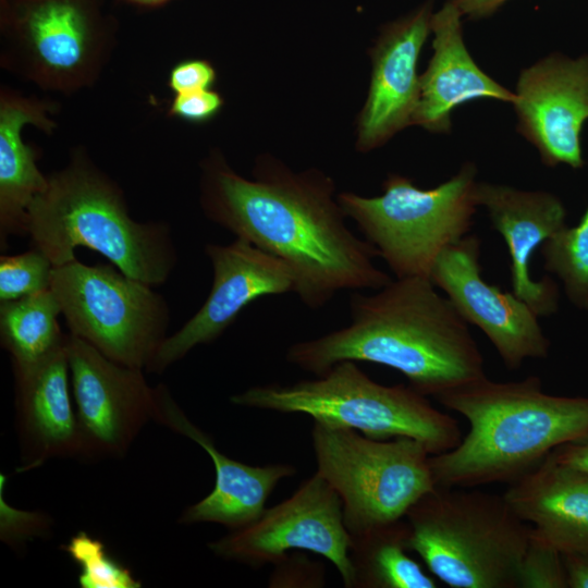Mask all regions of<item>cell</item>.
<instances>
[{
  "label": "cell",
  "mask_w": 588,
  "mask_h": 588,
  "mask_svg": "<svg viewBox=\"0 0 588 588\" xmlns=\"http://www.w3.org/2000/svg\"><path fill=\"white\" fill-rule=\"evenodd\" d=\"M230 401L257 409L305 414L316 422L356 430L376 440L412 438L431 455L452 450L463 438L457 420L433 407L428 396L409 384H381L354 360L340 362L316 379L255 385Z\"/></svg>",
  "instance_id": "cell-6"
},
{
  "label": "cell",
  "mask_w": 588,
  "mask_h": 588,
  "mask_svg": "<svg viewBox=\"0 0 588 588\" xmlns=\"http://www.w3.org/2000/svg\"><path fill=\"white\" fill-rule=\"evenodd\" d=\"M58 106L49 99L24 96L2 86L0 90V250L11 235L27 234V211L48 185L37 167L38 152L23 140L25 125L47 134L58 126L52 117Z\"/></svg>",
  "instance_id": "cell-22"
},
{
  "label": "cell",
  "mask_w": 588,
  "mask_h": 588,
  "mask_svg": "<svg viewBox=\"0 0 588 588\" xmlns=\"http://www.w3.org/2000/svg\"><path fill=\"white\" fill-rule=\"evenodd\" d=\"M475 198L477 206L486 209L492 229L507 247L512 292L539 317L558 313L559 285L550 277L535 280L530 269L534 253L567 224L563 201L550 192L488 182H477Z\"/></svg>",
  "instance_id": "cell-17"
},
{
  "label": "cell",
  "mask_w": 588,
  "mask_h": 588,
  "mask_svg": "<svg viewBox=\"0 0 588 588\" xmlns=\"http://www.w3.org/2000/svg\"><path fill=\"white\" fill-rule=\"evenodd\" d=\"M517 584L518 588H568L562 553L530 536L518 566Z\"/></svg>",
  "instance_id": "cell-28"
},
{
  "label": "cell",
  "mask_w": 588,
  "mask_h": 588,
  "mask_svg": "<svg viewBox=\"0 0 588 588\" xmlns=\"http://www.w3.org/2000/svg\"><path fill=\"white\" fill-rule=\"evenodd\" d=\"M563 555L568 588H588V552Z\"/></svg>",
  "instance_id": "cell-32"
},
{
  "label": "cell",
  "mask_w": 588,
  "mask_h": 588,
  "mask_svg": "<svg viewBox=\"0 0 588 588\" xmlns=\"http://www.w3.org/2000/svg\"><path fill=\"white\" fill-rule=\"evenodd\" d=\"M405 518L351 535L352 588H436L437 580L408 555Z\"/></svg>",
  "instance_id": "cell-23"
},
{
  "label": "cell",
  "mask_w": 588,
  "mask_h": 588,
  "mask_svg": "<svg viewBox=\"0 0 588 588\" xmlns=\"http://www.w3.org/2000/svg\"><path fill=\"white\" fill-rule=\"evenodd\" d=\"M123 1L137 5V7H142V8H157L172 0H123Z\"/></svg>",
  "instance_id": "cell-35"
},
{
  "label": "cell",
  "mask_w": 588,
  "mask_h": 588,
  "mask_svg": "<svg viewBox=\"0 0 588 588\" xmlns=\"http://www.w3.org/2000/svg\"><path fill=\"white\" fill-rule=\"evenodd\" d=\"M408 550L452 588H518L530 525L504 495L436 486L406 512Z\"/></svg>",
  "instance_id": "cell-5"
},
{
  "label": "cell",
  "mask_w": 588,
  "mask_h": 588,
  "mask_svg": "<svg viewBox=\"0 0 588 588\" xmlns=\"http://www.w3.org/2000/svg\"><path fill=\"white\" fill-rule=\"evenodd\" d=\"M351 535L342 501L317 473L283 502L266 509L254 523L210 542L218 556L261 567L274 564L291 551H309L329 560L343 585L352 588Z\"/></svg>",
  "instance_id": "cell-11"
},
{
  "label": "cell",
  "mask_w": 588,
  "mask_h": 588,
  "mask_svg": "<svg viewBox=\"0 0 588 588\" xmlns=\"http://www.w3.org/2000/svg\"><path fill=\"white\" fill-rule=\"evenodd\" d=\"M106 0H0V64L64 95L93 86L117 41Z\"/></svg>",
  "instance_id": "cell-8"
},
{
  "label": "cell",
  "mask_w": 588,
  "mask_h": 588,
  "mask_svg": "<svg viewBox=\"0 0 588 588\" xmlns=\"http://www.w3.org/2000/svg\"><path fill=\"white\" fill-rule=\"evenodd\" d=\"M223 103L222 96L212 89L175 94L169 114L189 123H205L221 111Z\"/></svg>",
  "instance_id": "cell-30"
},
{
  "label": "cell",
  "mask_w": 588,
  "mask_h": 588,
  "mask_svg": "<svg viewBox=\"0 0 588 588\" xmlns=\"http://www.w3.org/2000/svg\"><path fill=\"white\" fill-rule=\"evenodd\" d=\"M200 168L205 216L283 261L308 308H322L341 291H376L392 280L376 266V249L347 228L334 183L322 172H293L266 156L248 180L219 151Z\"/></svg>",
  "instance_id": "cell-1"
},
{
  "label": "cell",
  "mask_w": 588,
  "mask_h": 588,
  "mask_svg": "<svg viewBox=\"0 0 588 588\" xmlns=\"http://www.w3.org/2000/svg\"><path fill=\"white\" fill-rule=\"evenodd\" d=\"M539 249L544 270L558 278L568 302L588 311V207L575 225H564Z\"/></svg>",
  "instance_id": "cell-25"
},
{
  "label": "cell",
  "mask_w": 588,
  "mask_h": 588,
  "mask_svg": "<svg viewBox=\"0 0 588 588\" xmlns=\"http://www.w3.org/2000/svg\"><path fill=\"white\" fill-rule=\"evenodd\" d=\"M433 0L387 24L371 49V79L358 117L357 143L366 152L413 125L419 93L417 73L421 48L431 32Z\"/></svg>",
  "instance_id": "cell-16"
},
{
  "label": "cell",
  "mask_w": 588,
  "mask_h": 588,
  "mask_svg": "<svg viewBox=\"0 0 588 588\" xmlns=\"http://www.w3.org/2000/svg\"><path fill=\"white\" fill-rule=\"evenodd\" d=\"M79 566L83 588H138L142 586L128 568L109 555L105 544L85 531L73 536L63 547Z\"/></svg>",
  "instance_id": "cell-26"
},
{
  "label": "cell",
  "mask_w": 588,
  "mask_h": 588,
  "mask_svg": "<svg viewBox=\"0 0 588 588\" xmlns=\"http://www.w3.org/2000/svg\"><path fill=\"white\" fill-rule=\"evenodd\" d=\"M205 254L212 267V284L203 306L162 343L147 370L161 373L200 344L217 340L255 299L294 293L286 265L245 238L219 245L208 243Z\"/></svg>",
  "instance_id": "cell-14"
},
{
  "label": "cell",
  "mask_w": 588,
  "mask_h": 588,
  "mask_svg": "<svg viewBox=\"0 0 588 588\" xmlns=\"http://www.w3.org/2000/svg\"><path fill=\"white\" fill-rule=\"evenodd\" d=\"M476 175V166L466 162L445 182L425 189L391 173L382 195L344 192L338 201L395 278H429L439 255L473 226Z\"/></svg>",
  "instance_id": "cell-7"
},
{
  "label": "cell",
  "mask_w": 588,
  "mask_h": 588,
  "mask_svg": "<svg viewBox=\"0 0 588 588\" xmlns=\"http://www.w3.org/2000/svg\"><path fill=\"white\" fill-rule=\"evenodd\" d=\"M216 81L217 72L210 62L203 59H188L171 69L168 86L175 95L211 89Z\"/></svg>",
  "instance_id": "cell-31"
},
{
  "label": "cell",
  "mask_w": 588,
  "mask_h": 588,
  "mask_svg": "<svg viewBox=\"0 0 588 588\" xmlns=\"http://www.w3.org/2000/svg\"><path fill=\"white\" fill-rule=\"evenodd\" d=\"M530 536L562 554L588 552V474L564 465L552 452L503 493Z\"/></svg>",
  "instance_id": "cell-21"
},
{
  "label": "cell",
  "mask_w": 588,
  "mask_h": 588,
  "mask_svg": "<svg viewBox=\"0 0 588 588\" xmlns=\"http://www.w3.org/2000/svg\"><path fill=\"white\" fill-rule=\"evenodd\" d=\"M54 266L39 249L0 257V302L30 296L51 287Z\"/></svg>",
  "instance_id": "cell-27"
},
{
  "label": "cell",
  "mask_w": 588,
  "mask_h": 588,
  "mask_svg": "<svg viewBox=\"0 0 588 588\" xmlns=\"http://www.w3.org/2000/svg\"><path fill=\"white\" fill-rule=\"evenodd\" d=\"M436 401L469 425L455 448L429 457L441 487L509 485L556 448L588 438V396L546 393L538 376L509 382L486 376Z\"/></svg>",
  "instance_id": "cell-3"
},
{
  "label": "cell",
  "mask_w": 588,
  "mask_h": 588,
  "mask_svg": "<svg viewBox=\"0 0 588 588\" xmlns=\"http://www.w3.org/2000/svg\"><path fill=\"white\" fill-rule=\"evenodd\" d=\"M15 404L22 446L20 471L52 457L81 453V434L70 394L65 347L27 367H13Z\"/></svg>",
  "instance_id": "cell-19"
},
{
  "label": "cell",
  "mask_w": 588,
  "mask_h": 588,
  "mask_svg": "<svg viewBox=\"0 0 588 588\" xmlns=\"http://www.w3.org/2000/svg\"><path fill=\"white\" fill-rule=\"evenodd\" d=\"M60 314L51 289L0 302V342L10 353L13 367L38 364L65 347L68 334L61 330Z\"/></svg>",
  "instance_id": "cell-24"
},
{
  "label": "cell",
  "mask_w": 588,
  "mask_h": 588,
  "mask_svg": "<svg viewBox=\"0 0 588 588\" xmlns=\"http://www.w3.org/2000/svg\"><path fill=\"white\" fill-rule=\"evenodd\" d=\"M452 3L462 16L478 21L491 16L509 0H446Z\"/></svg>",
  "instance_id": "cell-34"
},
{
  "label": "cell",
  "mask_w": 588,
  "mask_h": 588,
  "mask_svg": "<svg viewBox=\"0 0 588 588\" xmlns=\"http://www.w3.org/2000/svg\"><path fill=\"white\" fill-rule=\"evenodd\" d=\"M154 286L110 264L54 267L53 291L71 334L120 365L148 368L166 341L170 308Z\"/></svg>",
  "instance_id": "cell-10"
},
{
  "label": "cell",
  "mask_w": 588,
  "mask_h": 588,
  "mask_svg": "<svg viewBox=\"0 0 588 588\" xmlns=\"http://www.w3.org/2000/svg\"><path fill=\"white\" fill-rule=\"evenodd\" d=\"M512 105L517 131L543 164L585 166L580 134L588 120V54L552 53L524 69Z\"/></svg>",
  "instance_id": "cell-15"
},
{
  "label": "cell",
  "mask_w": 588,
  "mask_h": 588,
  "mask_svg": "<svg viewBox=\"0 0 588 588\" xmlns=\"http://www.w3.org/2000/svg\"><path fill=\"white\" fill-rule=\"evenodd\" d=\"M65 352L81 434L79 457L123 455L154 419L155 389L142 369L110 360L71 333Z\"/></svg>",
  "instance_id": "cell-12"
},
{
  "label": "cell",
  "mask_w": 588,
  "mask_h": 588,
  "mask_svg": "<svg viewBox=\"0 0 588 588\" xmlns=\"http://www.w3.org/2000/svg\"><path fill=\"white\" fill-rule=\"evenodd\" d=\"M480 254V238L468 234L439 255L429 279L468 324L483 332L507 369L547 358L551 343L540 317L513 292L483 280Z\"/></svg>",
  "instance_id": "cell-13"
},
{
  "label": "cell",
  "mask_w": 588,
  "mask_h": 588,
  "mask_svg": "<svg viewBox=\"0 0 588 588\" xmlns=\"http://www.w3.org/2000/svg\"><path fill=\"white\" fill-rule=\"evenodd\" d=\"M27 235L54 267L76 260L75 249L86 247L151 286L167 282L177 264L170 224L134 220L121 187L82 148L48 175L28 208Z\"/></svg>",
  "instance_id": "cell-4"
},
{
  "label": "cell",
  "mask_w": 588,
  "mask_h": 588,
  "mask_svg": "<svg viewBox=\"0 0 588 588\" xmlns=\"http://www.w3.org/2000/svg\"><path fill=\"white\" fill-rule=\"evenodd\" d=\"M311 442L316 473L339 494L350 535L404 518L437 486L431 454L415 439L376 440L314 421Z\"/></svg>",
  "instance_id": "cell-9"
},
{
  "label": "cell",
  "mask_w": 588,
  "mask_h": 588,
  "mask_svg": "<svg viewBox=\"0 0 588 588\" xmlns=\"http://www.w3.org/2000/svg\"><path fill=\"white\" fill-rule=\"evenodd\" d=\"M154 389V419L200 445L215 466L216 482L212 491L187 507L180 523H217L232 531L258 519L278 483L295 475L296 468L289 464L250 466L230 458L186 417L164 384Z\"/></svg>",
  "instance_id": "cell-18"
},
{
  "label": "cell",
  "mask_w": 588,
  "mask_h": 588,
  "mask_svg": "<svg viewBox=\"0 0 588 588\" xmlns=\"http://www.w3.org/2000/svg\"><path fill=\"white\" fill-rule=\"evenodd\" d=\"M273 565L269 587H322L324 584L322 565L304 554L287 553Z\"/></svg>",
  "instance_id": "cell-29"
},
{
  "label": "cell",
  "mask_w": 588,
  "mask_h": 588,
  "mask_svg": "<svg viewBox=\"0 0 588 588\" xmlns=\"http://www.w3.org/2000/svg\"><path fill=\"white\" fill-rule=\"evenodd\" d=\"M462 14L449 1L433 12V54L420 76V93L413 125L432 133L451 130V114L461 105L488 98L513 103L515 93L485 73L469 54Z\"/></svg>",
  "instance_id": "cell-20"
},
{
  "label": "cell",
  "mask_w": 588,
  "mask_h": 588,
  "mask_svg": "<svg viewBox=\"0 0 588 588\" xmlns=\"http://www.w3.org/2000/svg\"><path fill=\"white\" fill-rule=\"evenodd\" d=\"M351 322L292 344L287 363L317 377L343 360L393 368L433 399L486 377L468 323L426 277L392 279L376 293L354 292Z\"/></svg>",
  "instance_id": "cell-2"
},
{
  "label": "cell",
  "mask_w": 588,
  "mask_h": 588,
  "mask_svg": "<svg viewBox=\"0 0 588 588\" xmlns=\"http://www.w3.org/2000/svg\"><path fill=\"white\" fill-rule=\"evenodd\" d=\"M552 454L558 462L588 474V438L561 445Z\"/></svg>",
  "instance_id": "cell-33"
}]
</instances>
